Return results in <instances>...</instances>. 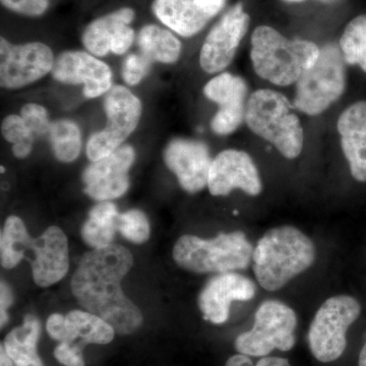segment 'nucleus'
Returning <instances> with one entry per match:
<instances>
[{
  "instance_id": "obj_1",
  "label": "nucleus",
  "mask_w": 366,
  "mask_h": 366,
  "mask_svg": "<svg viewBox=\"0 0 366 366\" xmlns=\"http://www.w3.org/2000/svg\"><path fill=\"white\" fill-rule=\"evenodd\" d=\"M132 264L129 249L110 244L86 252L71 279V291L79 305L120 335L134 333L143 322L141 310L122 289V279Z\"/></svg>"
},
{
  "instance_id": "obj_2",
  "label": "nucleus",
  "mask_w": 366,
  "mask_h": 366,
  "mask_svg": "<svg viewBox=\"0 0 366 366\" xmlns=\"http://www.w3.org/2000/svg\"><path fill=\"white\" fill-rule=\"evenodd\" d=\"M315 261L314 242L300 229L281 226L271 229L257 242L252 254L257 282L268 291H277Z\"/></svg>"
},
{
  "instance_id": "obj_3",
  "label": "nucleus",
  "mask_w": 366,
  "mask_h": 366,
  "mask_svg": "<svg viewBox=\"0 0 366 366\" xmlns=\"http://www.w3.org/2000/svg\"><path fill=\"white\" fill-rule=\"evenodd\" d=\"M320 49L305 40H288L268 26H259L252 36V66L262 79L277 86H289L314 66Z\"/></svg>"
},
{
  "instance_id": "obj_4",
  "label": "nucleus",
  "mask_w": 366,
  "mask_h": 366,
  "mask_svg": "<svg viewBox=\"0 0 366 366\" xmlns=\"http://www.w3.org/2000/svg\"><path fill=\"white\" fill-rule=\"evenodd\" d=\"M254 247L242 231L221 233L213 239L183 235L173 249L180 268L194 273H230L249 266Z\"/></svg>"
},
{
  "instance_id": "obj_5",
  "label": "nucleus",
  "mask_w": 366,
  "mask_h": 366,
  "mask_svg": "<svg viewBox=\"0 0 366 366\" xmlns=\"http://www.w3.org/2000/svg\"><path fill=\"white\" fill-rule=\"evenodd\" d=\"M245 122L250 131L274 144L284 157L295 159L302 152L305 132L300 118L278 92H254L247 103Z\"/></svg>"
},
{
  "instance_id": "obj_6",
  "label": "nucleus",
  "mask_w": 366,
  "mask_h": 366,
  "mask_svg": "<svg viewBox=\"0 0 366 366\" xmlns=\"http://www.w3.org/2000/svg\"><path fill=\"white\" fill-rule=\"evenodd\" d=\"M295 105L307 115L326 112L345 91V59L336 45L320 49L317 62L297 81Z\"/></svg>"
},
{
  "instance_id": "obj_7",
  "label": "nucleus",
  "mask_w": 366,
  "mask_h": 366,
  "mask_svg": "<svg viewBox=\"0 0 366 366\" xmlns=\"http://www.w3.org/2000/svg\"><path fill=\"white\" fill-rule=\"evenodd\" d=\"M360 312V302L351 296H334L325 301L308 331V345L312 355L324 363L340 358L346 349L347 331Z\"/></svg>"
},
{
  "instance_id": "obj_8",
  "label": "nucleus",
  "mask_w": 366,
  "mask_h": 366,
  "mask_svg": "<svg viewBox=\"0 0 366 366\" xmlns=\"http://www.w3.org/2000/svg\"><path fill=\"white\" fill-rule=\"evenodd\" d=\"M296 326L292 308L280 301H264L255 312L252 329L236 338V350L247 356H267L274 349L291 350L295 345Z\"/></svg>"
},
{
  "instance_id": "obj_9",
  "label": "nucleus",
  "mask_w": 366,
  "mask_h": 366,
  "mask_svg": "<svg viewBox=\"0 0 366 366\" xmlns=\"http://www.w3.org/2000/svg\"><path fill=\"white\" fill-rule=\"evenodd\" d=\"M107 125L89 139L86 155L92 162L101 160L122 147L139 124L142 103L127 88L117 86L105 98Z\"/></svg>"
},
{
  "instance_id": "obj_10",
  "label": "nucleus",
  "mask_w": 366,
  "mask_h": 366,
  "mask_svg": "<svg viewBox=\"0 0 366 366\" xmlns=\"http://www.w3.org/2000/svg\"><path fill=\"white\" fill-rule=\"evenodd\" d=\"M53 53L47 45L33 42L11 45L0 41V84L6 89L23 88L52 71Z\"/></svg>"
},
{
  "instance_id": "obj_11",
  "label": "nucleus",
  "mask_w": 366,
  "mask_h": 366,
  "mask_svg": "<svg viewBox=\"0 0 366 366\" xmlns=\"http://www.w3.org/2000/svg\"><path fill=\"white\" fill-rule=\"evenodd\" d=\"M249 26V16L243 9L242 4L229 9L207 36L199 55L202 69L215 74L227 67Z\"/></svg>"
},
{
  "instance_id": "obj_12",
  "label": "nucleus",
  "mask_w": 366,
  "mask_h": 366,
  "mask_svg": "<svg viewBox=\"0 0 366 366\" xmlns=\"http://www.w3.org/2000/svg\"><path fill=\"white\" fill-rule=\"evenodd\" d=\"M208 187L213 196H228L238 189L255 197L261 194L262 184L259 170L249 154L226 150L212 161Z\"/></svg>"
},
{
  "instance_id": "obj_13",
  "label": "nucleus",
  "mask_w": 366,
  "mask_h": 366,
  "mask_svg": "<svg viewBox=\"0 0 366 366\" xmlns=\"http://www.w3.org/2000/svg\"><path fill=\"white\" fill-rule=\"evenodd\" d=\"M134 161V149L122 146L112 155L92 163L83 175L86 194L100 202L124 196L129 189V171Z\"/></svg>"
},
{
  "instance_id": "obj_14",
  "label": "nucleus",
  "mask_w": 366,
  "mask_h": 366,
  "mask_svg": "<svg viewBox=\"0 0 366 366\" xmlns=\"http://www.w3.org/2000/svg\"><path fill=\"white\" fill-rule=\"evenodd\" d=\"M204 95L220 106L211 122L217 134H232L245 120L247 86L244 79L229 72L219 74L204 86Z\"/></svg>"
},
{
  "instance_id": "obj_15",
  "label": "nucleus",
  "mask_w": 366,
  "mask_h": 366,
  "mask_svg": "<svg viewBox=\"0 0 366 366\" xmlns=\"http://www.w3.org/2000/svg\"><path fill=\"white\" fill-rule=\"evenodd\" d=\"M164 159L187 192L196 194L208 185L212 160L208 147L202 142L174 139L166 148Z\"/></svg>"
},
{
  "instance_id": "obj_16",
  "label": "nucleus",
  "mask_w": 366,
  "mask_h": 366,
  "mask_svg": "<svg viewBox=\"0 0 366 366\" xmlns=\"http://www.w3.org/2000/svg\"><path fill=\"white\" fill-rule=\"evenodd\" d=\"M255 284L242 274H219L206 284L199 295V307L204 319L224 324L229 317L232 301H249L255 295Z\"/></svg>"
},
{
  "instance_id": "obj_17",
  "label": "nucleus",
  "mask_w": 366,
  "mask_h": 366,
  "mask_svg": "<svg viewBox=\"0 0 366 366\" xmlns=\"http://www.w3.org/2000/svg\"><path fill=\"white\" fill-rule=\"evenodd\" d=\"M53 78L64 84H83L88 98H97L112 86L109 66L91 54L81 51L62 53L52 69Z\"/></svg>"
},
{
  "instance_id": "obj_18",
  "label": "nucleus",
  "mask_w": 366,
  "mask_h": 366,
  "mask_svg": "<svg viewBox=\"0 0 366 366\" xmlns=\"http://www.w3.org/2000/svg\"><path fill=\"white\" fill-rule=\"evenodd\" d=\"M30 249L33 278L40 287H49L64 279L69 271V244L61 229L56 226L47 228L38 238H33Z\"/></svg>"
},
{
  "instance_id": "obj_19",
  "label": "nucleus",
  "mask_w": 366,
  "mask_h": 366,
  "mask_svg": "<svg viewBox=\"0 0 366 366\" xmlns=\"http://www.w3.org/2000/svg\"><path fill=\"white\" fill-rule=\"evenodd\" d=\"M342 150L354 179L366 182V102L347 108L338 119Z\"/></svg>"
},
{
  "instance_id": "obj_20",
  "label": "nucleus",
  "mask_w": 366,
  "mask_h": 366,
  "mask_svg": "<svg viewBox=\"0 0 366 366\" xmlns=\"http://www.w3.org/2000/svg\"><path fill=\"white\" fill-rule=\"evenodd\" d=\"M152 11L164 25L182 37H192L209 21L190 0H155Z\"/></svg>"
},
{
  "instance_id": "obj_21",
  "label": "nucleus",
  "mask_w": 366,
  "mask_h": 366,
  "mask_svg": "<svg viewBox=\"0 0 366 366\" xmlns=\"http://www.w3.org/2000/svg\"><path fill=\"white\" fill-rule=\"evenodd\" d=\"M40 322L32 315H26L21 327H16L6 337L4 345L16 366H44L38 355Z\"/></svg>"
},
{
  "instance_id": "obj_22",
  "label": "nucleus",
  "mask_w": 366,
  "mask_h": 366,
  "mask_svg": "<svg viewBox=\"0 0 366 366\" xmlns=\"http://www.w3.org/2000/svg\"><path fill=\"white\" fill-rule=\"evenodd\" d=\"M114 335V329L98 315L81 310H72L66 317V334L61 342L76 343V339H81L85 345H105L112 342Z\"/></svg>"
},
{
  "instance_id": "obj_23",
  "label": "nucleus",
  "mask_w": 366,
  "mask_h": 366,
  "mask_svg": "<svg viewBox=\"0 0 366 366\" xmlns=\"http://www.w3.org/2000/svg\"><path fill=\"white\" fill-rule=\"evenodd\" d=\"M134 19V9L129 7L118 9L92 21L83 35L84 45L92 54L105 56L115 34L124 26L129 25Z\"/></svg>"
},
{
  "instance_id": "obj_24",
  "label": "nucleus",
  "mask_w": 366,
  "mask_h": 366,
  "mask_svg": "<svg viewBox=\"0 0 366 366\" xmlns=\"http://www.w3.org/2000/svg\"><path fill=\"white\" fill-rule=\"evenodd\" d=\"M119 215L117 206L109 202H103L94 207L81 228V236L86 244L94 249L112 244Z\"/></svg>"
},
{
  "instance_id": "obj_25",
  "label": "nucleus",
  "mask_w": 366,
  "mask_h": 366,
  "mask_svg": "<svg viewBox=\"0 0 366 366\" xmlns=\"http://www.w3.org/2000/svg\"><path fill=\"white\" fill-rule=\"evenodd\" d=\"M142 54L151 61L173 64L179 59L182 43L165 29L156 25L144 26L139 35Z\"/></svg>"
},
{
  "instance_id": "obj_26",
  "label": "nucleus",
  "mask_w": 366,
  "mask_h": 366,
  "mask_svg": "<svg viewBox=\"0 0 366 366\" xmlns=\"http://www.w3.org/2000/svg\"><path fill=\"white\" fill-rule=\"evenodd\" d=\"M32 240L23 220L16 216L9 217L0 237L1 266L6 269L18 266L25 259V252L30 249Z\"/></svg>"
},
{
  "instance_id": "obj_27",
  "label": "nucleus",
  "mask_w": 366,
  "mask_h": 366,
  "mask_svg": "<svg viewBox=\"0 0 366 366\" xmlns=\"http://www.w3.org/2000/svg\"><path fill=\"white\" fill-rule=\"evenodd\" d=\"M50 141L55 157L61 162L76 160L81 153V137L78 125L71 120H57L51 124Z\"/></svg>"
},
{
  "instance_id": "obj_28",
  "label": "nucleus",
  "mask_w": 366,
  "mask_h": 366,
  "mask_svg": "<svg viewBox=\"0 0 366 366\" xmlns=\"http://www.w3.org/2000/svg\"><path fill=\"white\" fill-rule=\"evenodd\" d=\"M340 48L347 64H358L366 53V14L348 24L340 39Z\"/></svg>"
},
{
  "instance_id": "obj_29",
  "label": "nucleus",
  "mask_w": 366,
  "mask_h": 366,
  "mask_svg": "<svg viewBox=\"0 0 366 366\" xmlns=\"http://www.w3.org/2000/svg\"><path fill=\"white\" fill-rule=\"evenodd\" d=\"M117 230L124 238L134 243H143L150 237L148 218L139 209H129L118 217Z\"/></svg>"
},
{
  "instance_id": "obj_30",
  "label": "nucleus",
  "mask_w": 366,
  "mask_h": 366,
  "mask_svg": "<svg viewBox=\"0 0 366 366\" xmlns=\"http://www.w3.org/2000/svg\"><path fill=\"white\" fill-rule=\"evenodd\" d=\"M21 117L28 125L34 137H43L49 134L51 124L48 119V112L39 104H26L21 108Z\"/></svg>"
},
{
  "instance_id": "obj_31",
  "label": "nucleus",
  "mask_w": 366,
  "mask_h": 366,
  "mask_svg": "<svg viewBox=\"0 0 366 366\" xmlns=\"http://www.w3.org/2000/svg\"><path fill=\"white\" fill-rule=\"evenodd\" d=\"M152 61L144 54H131L125 59L122 76L129 85L139 84L150 71Z\"/></svg>"
},
{
  "instance_id": "obj_32",
  "label": "nucleus",
  "mask_w": 366,
  "mask_h": 366,
  "mask_svg": "<svg viewBox=\"0 0 366 366\" xmlns=\"http://www.w3.org/2000/svg\"><path fill=\"white\" fill-rule=\"evenodd\" d=\"M1 132L4 139L14 144L35 137L23 118L18 115H9L4 118L1 124Z\"/></svg>"
},
{
  "instance_id": "obj_33",
  "label": "nucleus",
  "mask_w": 366,
  "mask_h": 366,
  "mask_svg": "<svg viewBox=\"0 0 366 366\" xmlns=\"http://www.w3.org/2000/svg\"><path fill=\"white\" fill-rule=\"evenodd\" d=\"M1 4L14 13L38 16L47 11L49 0H1Z\"/></svg>"
},
{
  "instance_id": "obj_34",
  "label": "nucleus",
  "mask_w": 366,
  "mask_h": 366,
  "mask_svg": "<svg viewBox=\"0 0 366 366\" xmlns=\"http://www.w3.org/2000/svg\"><path fill=\"white\" fill-rule=\"evenodd\" d=\"M81 347L79 344L61 342L55 348V358L64 366H85Z\"/></svg>"
},
{
  "instance_id": "obj_35",
  "label": "nucleus",
  "mask_w": 366,
  "mask_h": 366,
  "mask_svg": "<svg viewBox=\"0 0 366 366\" xmlns=\"http://www.w3.org/2000/svg\"><path fill=\"white\" fill-rule=\"evenodd\" d=\"M134 40V31L131 26H124L115 34L110 45V51L114 54H124L131 47Z\"/></svg>"
},
{
  "instance_id": "obj_36",
  "label": "nucleus",
  "mask_w": 366,
  "mask_h": 366,
  "mask_svg": "<svg viewBox=\"0 0 366 366\" xmlns=\"http://www.w3.org/2000/svg\"><path fill=\"white\" fill-rule=\"evenodd\" d=\"M46 330L51 338L61 342L66 334V317L59 314L50 315L46 324Z\"/></svg>"
},
{
  "instance_id": "obj_37",
  "label": "nucleus",
  "mask_w": 366,
  "mask_h": 366,
  "mask_svg": "<svg viewBox=\"0 0 366 366\" xmlns=\"http://www.w3.org/2000/svg\"><path fill=\"white\" fill-rule=\"evenodd\" d=\"M190 1L211 19L222 11L226 4V0H190Z\"/></svg>"
},
{
  "instance_id": "obj_38",
  "label": "nucleus",
  "mask_w": 366,
  "mask_h": 366,
  "mask_svg": "<svg viewBox=\"0 0 366 366\" xmlns=\"http://www.w3.org/2000/svg\"><path fill=\"white\" fill-rule=\"evenodd\" d=\"M1 295H0V320H1V327L6 324L9 320L7 310L13 305V293L11 288L6 283L1 282Z\"/></svg>"
},
{
  "instance_id": "obj_39",
  "label": "nucleus",
  "mask_w": 366,
  "mask_h": 366,
  "mask_svg": "<svg viewBox=\"0 0 366 366\" xmlns=\"http://www.w3.org/2000/svg\"><path fill=\"white\" fill-rule=\"evenodd\" d=\"M34 139L21 142V143L14 144L13 146V154L16 158H26L32 151Z\"/></svg>"
},
{
  "instance_id": "obj_40",
  "label": "nucleus",
  "mask_w": 366,
  "mask_h": 366,
  "mask_svg": "<svg viewBox=\"0 0 366 366\" xmlns=\"http://www.w3.org/2000/svg\"><path fill=\"white\" fill-rule=\"evenodd\" d=\"M225 366H254L252 360L244 354H237L229 358Z\"/></svg>"
},
{
  "instance_id": "obj_41",
  "label": "nucleus",
  "mask_w": 366,
  "mask_h": 366,
  "mask_svg": "<svg viewBox=\"0 0 366 366\" xmlns=\"http://www.w3.org/2000/svg\"><path fill=\"white\" fill-rule=\"evenodd\" d=\"M255 366H291L287 360L280 357L262 358Z\"/></svg>"
},
{
  "instance_id": "obj_42",
  "label": "nucleus",
  "mask_w": 366,
  "mask_h": 366,
  "mask_svg": "<svg viewBox=\"0 0 366 366\" xmlns=\"http://www.w3.org/2000/svg\"><path fill=\"white\" fill-rule=\"evenodd\" d=\"M0 366H16L9 354L6 353L4 345H1V349H0Z\"/></svg>"
},
{
  "instance_id": "obj_43",
  "label": "nucleus",
  "mask_w": 366,
  "mask_h": 366,
  "mask_svg": "<svg viewBox=\"0 0 366 366\" xmlns=\"http://www.w3.org/2000/svg\"><path fill=\"white\" fill-rule=\"evenodd\" d=\"M358 366H366V342L360 351V360H358Z\"/></svg>"
},
{
  "instance_id": "obj_44",
  "label": "nucleus",
  "mask_w": 366,
  "mask_h": 366,
  "mask_svg": "<svg viewBox=\"0 0 366 366\" xmlns=\"http://www.w3.org/2000/svg\"><path fill=\"white\" fill-rule=\"evenodd\" d=\"M284 1H286V2H302V1H305V0H284ZM320 1L327 2V4H330V2H334V1H336V0H320Z\"/></svg>"
}]
</instances>
